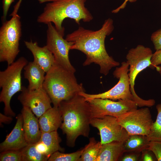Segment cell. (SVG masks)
<instances>
[{
    "mask_svg": "<svg viewBox=\"0 0 161 161\" xmlns=\"http://www.w3.org/2000/svg\"><path fill=\"white\" fill-rule=\"evenodd\" d=\"M43 88L56 107L61 102L85 92L82 84L78 83L74 73L56 63L46 73Z\"/></svg>",
    "mask_w": 161,
    "mask_h": 161,
    "instance_id": "cell-4",
    "label": "cell"
},
{
    "mask_svg": "<svg viewBox=\"0 0 161 161\" xmlns=\"http://www.w3.org/2000/svg\"><path fill=\"white\" fill-rule=\"evenodd\" d=\"M35 144L28 145L21 150L22 161H48L49 158L37 150Z\"/></svg>",
    "mask_w": 161,
    "mask_h": 161,
    "instance_id": "cell-23",
    "label": "cell"
},
{
    "mask_svg": "<svg viewBox=\"0 0 161 161\" xmlns=\"http://www.w3.org/2000/svg\"><path fill=\"white\" fill-rule=\"evenodd\" d=\"M151 39L154 44V49L156 50L161 49V28L152 33Z\"/></svg>",
    "mask_w": 161,
    "mask_h": 161,
    "instance_id": "cell-28",
    "label": "cell"
},
{
    "mask_svg": "<svg viewBox=\"0 0 161 161\" xmlns=\"http://www.w3.org/2000/svg\"><path fill=\"white\" fill-rule=\"evenodd\" d=\"M12 117L7 116L5 114H4L1 113H0V124L1 126L2 123L9 124L13 120Z\"/></svg>",
    "mask_w": 161,
    "mask_h": 161,
    "instance_id": "cell-33",
    "label": "cell"
},
{
    "mask_svg": "<svg viewBox=\"0 0 161 161\" xmlns=\"http://www.w3.org/2000/svg\"><path fill=\"white\" fill-rule=\"evenodd\" d=\"M25 44L32 53L33 62L39 66L45 72H47L55 63L52 53L46 45L39 47L36 42L24 41Z\"/></svg>",
    "mask_w": 161,
    "mask_h": 161,
    "instance_id": "cell-16",
    "label": "cell"
},
{
    "mask_svg": "<svg viewBox=\"0 0 161 161\" xmlns=\"http://www.w3.org/2000/svg\"><path fill=\"white\" fill-rule=\"evenodd\" d=\"M155 68L157 71L159 72L161 77V66H157Z\"/></svg>",
    "mask_w": 161,
    "mask_h": 161,
    "instance_id": "cell-35",
    "label": "cell"
},
{
    "mask_svg": "<svg viewBox=\"0 0 161 161\" xmlns=\"http://www.w3.org/2000/svg\"><path fill=\"white\" fill-rule=\"evenodd\" d=\"M101 144L93 137L89 139L79 161H96Z\"/></svg>",
    "mask_w": 161,
    "mask_h": 161,
    "instance_id": "cell-22",
    "label": "cell"
},
{
    "mask_svg": "<svg viewBox=\"0 0 161 161\" xmlns=\"http://www.w3.org/2000/svg\"><path fill=\"white\" fill-rule=\"evenodd\" d=\"M86 100L89 105L92 118H101L106 116L117 118L128 111L137 109L138 106L131 100L116 101L108 99L95 98Z\"/></svg>",
    "mask_w": 161,
    "mask_h": 161,
    "instance_id": "cell-11",
    "label": "cell"
},
{
    "mask_svg": "<svg viewBox=\"0 0 161 161\" xmlns=\"http://www.w3.org/2000/svg\"><path fill=\"white\" fill-rule=\"evenodd\" d=\"M146 149L151 151L154 154L157 161H161V141H150Z\"/></svg>",
    "mask_w": 161,
    "mask_h": 161,
    "instance_id": "cell-27",
    "label": "cell"
},
{
    "mask_svg": "<svg viewBox=\"0 0 161 161\" xmlns=\"http://www.w3.org/2000/svg\"><path fill=\"white\" fill-rule=\"evenodd\" d=\"M150 141L146 135L138 134L130 135L124 143L125 153H140L147 148Z\"/></svg>",
    "mask_w": 161,
    "mask_h": 161,
    "instance_id": "cell-20",
    "label": "cell"
},
{
    "mask_svg": "<svg viewBox=\"0 0 161 161\" xmlns=\"http://www.w3.org/2000/svg\"><path fill=\"white\" fill-rule=\"evenodd\" d=\"M58 108L62 118L60 128L66 135L67 145L73 147L79 136H89L92 118L89 104L84 97L78 95L61 102Z\"/></svg>",
    "mask_w": 161,
    "mask_h": 161,
    "instance_id": "cell-2",
    "label": "cell"
},
{
    "mask_svg": "<svg viewBox=\"0 0 161 161\" xmlns=\"http://www.w3.org/2000/svg\"><path fill=\"white\" fill-rule=\"evenodd\" d=\"M14 0H3V16L2 20L3 22L6 20V17L9 7Z\"/></svg>",
    "mask_w": 161,
    "mask_h": 161,
    "instance_id": "cell-31",
    "label": "cell"
},
{
    "mask_svg": "<svg viewBox=\"0 0 161 161\" xmlns=\"http://www.w3.org/2000/svg\"><path fill=\"white\" fill-rule=\"evenodd\" d=\"M18 99L23 106L29 108L38 119L52 107L51 100L43 88L30 90L23 86Z\"/></svg>",
    "mask_w": 161,
    "mask_h": 161,
    "instance_id": "cell-13",
    "label": "cell"
},
{
    "mask_svg": "<svg viewBox=\"0 0 161 161\" xmlns=\"http://www.w3.org/2000/svg\"><path fill=\"white\" fill-rule=\"evenodd\" d=\"M114 29L113 21L109 18L106 20L101 28L94 31L79 27L76 30L69 34L65 39L73 44L71 49L80 51L86 56L83 66L92 63L98 65L100 72L106 75L113 67L120 63L109 55L105 48V41Z\"/></svg>",
    "mask_w": 161,
    "mask_h": 161,
    "instance_id": "cell-1",
    "label": "cell"
},
{
    "mask_svg": "<svg viewBox=\"0 0 161 161\" xmlns=\"http://www.w3.org/2000/svg\"><path fill=\"white\" fill-rule=\"evenodd\" d=\"M90 124L99 130L101 144L117 141L124 143L129 136L118 123L117 117L106 116L101 118H92Z\"/></svg>",
    "mask_w": 161,
    "mask_h": 161,
    "instance_id": "cell-12",
    "label": "cell"
},
{
    "mask_svg": "<svg viewBox=\"0 0 161 161\" xmlns=\"http://www.w3.org/2000/svg\"><path fill=\"white\" fill-rule=\"evenodd\" d=\"M28 63L27 60L21 57L10 65L4 70L0 72V102L4 105V111L6 115L12 117L16 114L12 110L10 102L12 97L22 90V71Z\"/></svg>",
    "mask_w": 161,
    "mask_h": 161,
    "instance_id": "cell-5",
    "label": "cell"
},
{
    "mask_svg": "<svg viewBox=\"0 0 161 161\" xmlns=\"http://www.w3.org/2000/svg\"><path fill=\"white\" fill-rule=\"evenodd\" d=\"M161 64V49L156 50L153 54L151 59V64L149 67L154 69L159 65Z\"/></svg>",
    "mask_w": 161,
    "mask_h": 161,
    "instance_id": "cell-29",
    "label": "cell"
},
{
    "mask_svg": "<svg viewBox=\"0 0 161 161\" xmlns=\"http://www.w3.org/2000/svg\"><path fill=\"white\" fill-rule=\"evenodd\" d=\"M117 118L119 123L129 135L138 134L147 136L154 122L148 108L132 109Z\"/></svg>",
    "mask_w": 161,
    "mask_h": 161,
    "instance_id": "cell-10",
    "label": "cell"
},
{
    "mask_svg": "<svg viewBox=\"0 0 161 161\" xmlns=\"http://www.w3.org/2000/svg\"><path fill=\"white\" fill-rule=\"evenodd\" d=\"M24 76L29 82L28 89L30 90L43 88L46 72L33 61L30 62L24 68Z\"/></svg>",
    "mask_w": 161,
    "mask_h": 161,
    "instance_id": "cell-18",
    "label": "cell"
},
{
    "mask_svg": "<svg viewBox=\"0 0 161 161\" xmlns=\"http://www.w3.org/2000/svg\"><path fill=\"white\" fill-rule=\"evenodd\" d=\"M12 18L3 22L0 29V61L6 62L8 65L14 62L20 50L21 36L20 17L13 12Z\"/></svg>",
    "mask_w": 161,
    "mask_h": 161,
    "instance_id": "cell-6",
    "label": "cell"
},
{
    "mask_svg": "<svg viewBox=\"0 0 161 161\" xmlns=\"http://www.w3.org/2000/svg\"><path fill=\"white\" fill-rule=\"evenodd\" d=\"M21 112L26 140L28 145L35 144L40 140L41 134L38 119L28 107L23 106Z\"/></svg>",
    "mask_w": 161,
    "mask_h": 161,
    "instance_id": "cell-15",
    "label": "cell"
},
{
    "mask_svg": "<svg viewBox=\"0 0 161 161\" xmlns=\"http://www.w3.org/2000/svg\"><path fill=\"white\" fill-rule=\"evenodd\" d=\"M38 123L42 133L57 131L62 123L58 108L53 106L47 110L38 118Z\"/></svg>",
    "mask_w": 161,
    "mask_h": 161,
    "instance_id": "cell-17",
    "label": "cell"
},
{
    "mask_svg": "<svg viewBox=\"0 0 161 161\" xmlns=\"http://www.w3.org/2000/svg\"><path fill=\"white\" fill-rule=\"evenodd\" d=\"M46 46L54 56L55 63L69 71L74 73L76 70L71 64L69 58V52L72 42L64 39L52 23L47 24Z\"/></svg>",
    "mask_w": 161,
    "mask_h": 161,
    "instance_id": "cell-9",
    "label": "cell"
},
{
    "mask_svg": "<svg viewBox=\"0 0 161 161\" xmlns=\"http://www.w3.org/2000/svg\"><path fill=\"white\" fill-rule=\"evenodd\" d=\"M0 161H22L21 150H10L1 152Z\"/></svg>",
    "mask_w": 161,
    "mask_h": 161,
    "instance_id": "cell-26",
    "label": "cell"
},
{
    "mask_svg": "<svg viewBox=\"0 0 161 161\" xmlns=\"http://www.w3.org/2000/svg\"><path fill=\"white\" fill-rule=\"evenodd\" d=\"M16 119L13 129L0 144V152L10 150H21L28 145L23 129L21 114L17 116Z\"/></svg>",
    "mask_w": 161,
    "mask_h": 161,
    "instance_id": "cell-14",
    "label": "cell"
},
{
    "mask_svg": "<svg viewBox=\"0 0 161 161\" xmlns=\"http://www.w3.org/2000/svg\"><path fill=\"white\" fill-rule=\"evenodd\" d=\"M45 145L47 151V156L49 158L54 152L63 151L60 143L61 139L57 131L48 132L42 133L39 140Z\"/></svg>",
    "mask_w": 161,
    "mask_h": 161,
    "instance_id": "cell-21",
    "label": "cell"
},
{
    "mask_svg": "<svg viewBox=\"0 0 161 161\" xmlns=\"http://www.w3.org/2000/svg\"><path fill=\"white\" fill-rule=\"evenodd\" d=\"M126 154L120 158V160L122 161H137L139 160L140 153L131 152Z\"/></svg>",
    "mask_w": 161,
    "mask_h": 161,
    "instance_id": "cell-30",
    "label": "cell"
},
{
    "mask_svg": "<svg viewBox=\"0 0 161 161\" xmlns=\"http://www.w3.org/2000/svg\"><path fill=\"white\" fill-rule=\"evenodd\" d=\"M156 108L157 112L156 120L153 122L147 136L149 141H161V103L157 105Z\"/></svg>",
    "mask_w": 161,
    "mask_h": 161,
    "instance_id": "cell-24",
    "label": "cell"
},
{
    "mask_svg": "<svg viewBox=\"0 0 161 161\" xmlns=\"http://www.w3.org/2000/svg\"><path fill=\"white\" fill-rule=\"evenodd\" d=\"M124 143L113 141L101 144L96 161H118L125 153Z\"/></svg>",
    "mask_w": 161,
    "mask_h": 161,
    "instance_id": "cell-19",
    "label": "cell"
},
{
    "mask_svg": "<svg viewBox=\"0 0 161 161\" xmlns=\"http://www.w3.org/2000/svg\"><path fill=\"white\" fill-rule=\"evenodd\" d=\"M137 0H125L123 3L117 8L112 10V13H117L120 10L123 9L126 7L127 3L128 1L130 2H134L136 1Z\"/></svg>",
    "mask_w": 161,
    "mask_h": 161,
    "instance_id": "cell-34",
    "label": "cell"
},
{
    "mask_svg": "<svg viewBox=\"0 0 161 161\" xmlns=\"http://www.w3.org/2000/svg\"><path fill=\"white\" fill-rule=\"evenodd\" d=\"M85 149L70 153H64L57 151L52 154L49 158L48 161H79Z\"/></svg>",
    "mask_w": 161,
    "mask_h": 161,
    "instance_id": "cell-25",
    "label": "cell"
},
{
    "mask_svg": "<svg viewBox=\"0 0 161 161\" xmlns=\"http://www.w3.org/2000/svg\"><path fill=\"white\" fill-rule=\"evenodd\" d=\"M151 151L147 149L143 150L141 152L142 155L141 160L143 161H156L152 154L150 153Z\"/></svg>",
    "mask_w": 161,
    "mask_h": 161,
    "instance_id": "cell-32",
    "label": "cell"
},
{
    "mask_svg": "<svg viewBox=\"0 0 161 161\" xmlns=\"http://www.w3.org/2000/svg\"><path fill=\"white\" fill-rule=\"evenodd\" d=\"M42 13L38 16L37 21L47 24L53 23L56 29L64 35V28L62 26L66 18L73 19L78 24L82 20L92 21L93 17L85 6L86 0H48Z\"/></svg>",
    "mask_w": 161,
    "mask_h": 161,
    "instance_id": "cell-3",
    "label": "cell"
},
{
    "mask_svg": "<svg viewBox=\"0 0 161 161\" xmlns=\"http://www.w3.org/2000/svg\"><path fill=\"white\" fill-rule=\"evenodd\" d=\"M129 65L126 62H123L121 66L116 68L114 71V77L119 79L117 84L109 90L95 94H87L85 92L79 95L86 100L95 98L108 99L113 100H133V96L130 90L128 72Z\"/></svg>",
    "mask_w": 161,
    "mask_h": 161,
    "instance_id": "cell-8",
    "label": "cell"
},
{
    "mask_svg": "<svg viewBox=\"0 0 161 161\" xmlns=\"http://www.w3.org/2000/svg\"><path fill=\"white\" fill-rule=\"evenodd\" d=\"M153 54L150 48L140 44L135 48L130 49L126 57V62L129 66L128 74L133 100L140 107H150L155 104L154 99L144 100L139 97L134 89V82L136 77L140 72L149 67Z\"/></svg>",
    "mask_w": 161,
    "mask_h": 161,
    "instance_id": "cell-7",
    "label": "cell"
}]
</instances>
